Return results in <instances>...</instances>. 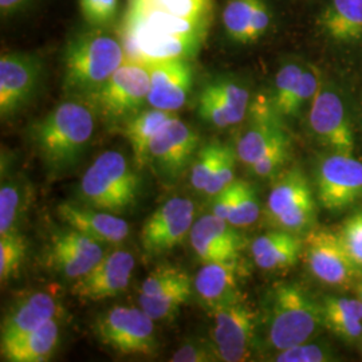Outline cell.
<instances>
[{"instance_id":"obj_1","label":"cell","mask_w":362,"mask_h":362,"mask_svg":"<svg viewBox=\"0 0 362 362\" xmlns=\"http://www.w3.org/2000/svg\"><path fill=\"white\" fill-rule=\"evenodd\" d=\"M209 19H189L168 13L151 0H129L119 39L127 59L145 64L184 58L199 52Z\"/></svg>"},{"instance_id":"obj_2","label":"cell","mask_w":362,"mask_h":362,"mask_svg":"<svg viewBox=\"0 0 362 362\" xmlns=\"http://www.w3.org/2000/svg\"><path fill=\"white\" fill-rule=\"evenodd\" d=\"M95 117L90 103L70 100L34 124L31 139L50 173L62 175L77 165L94 134Z\"/></svg>"},{"instance_id":"obj_3","label":"cell","mask_w":362,"mask_h":362,"mask_svg":"<svg viewBox=\"0 0 362 362\" xmlns=\"http://www.w3.org/2000/svg\"><path fill=\"white\" fill-rule=\"evenodd\" d=\"M127 59L121 39L103 31H88L71 39L64 52V88L89 100Z\"/></svg>"},{"instance_id":"obj_4","label":"cell","mask_w":362,"mask_h":362,"mask_svg":"<svg viewBox=\"0 0 362 362\" xmlns=\"http://www.w3.org/2000/svg\"><path fill=\"white\" fill-rule=\"evenodd\" d=\"M141 194V179L128 158L117 151L98 156L78 184L81 204L112 214L133 207Z\"/></svg>"},{"instance_id":"obj_5","label":"cell","mask_w":362,"mask_h":362,"mask_svg":"<svg viewBox=\"0 0 362 362\" xmlns=\"http://www.w3.org/2000/svg\"><path fill=\"white\" fill-rule=\"evenodd\" d=\"M267 341L276 351L311 341L324 327L322 303L296 284H281L270 293Z\"/></svg>"},{"instance_id":"obj_6","label":"cell","mask_w":362,"mask_h":362,"mask_svg":"<svg viewBox=\"0 0 362 362\" xmlns=\"http://www.w3.org/2000/svg\"><path fill=\"white\" fill-rule=\"evenodd\" d=\"M151 88L149 65L140 61L125 59L116 73L105 82L88 103L97 115L110 125L125 124L148 104Z\"/></svg>"},{"instance_id":"obj_7","label":"cell","mask_w":362,"mask_h":362,"mask_svg":"<svg viewBox=\"0 0 362 362\" xmlns=\"http://www.w3.org/2000/svg\"><path fill=\"white\" fill-rule=\"evenodd\" d=\"M93 329L103 345L121 356L153 357L157 354L155 320L141 308H110L97 317Z\"/></svg>"},{"instance_id":"obj_8","label":"cell","mask_w":362,"mask_h":362,"mask_svg":"<svg viewBox=\"0 0 362 362\" xmlns=\"http://www.w3.org/2000/svg\"><path fill=\"white\" fill-rule=\"evenodd\" d=\"M315 207L309 180L296 167L282 172L275 179L267 197L266 215L272 226L298 235L313 228Z\"/></svg>"},{"instance_id":"obj_9","label":"cell","mask_w":362,"mask_h":362,"mask_svg":"<svg viewBox=\"0 0 362 362\" xmlns=\"http://www.w3.org/2000/svg\"><path fill=\"white\" fill-rule=\"evenodd\" d=\"M211 314L212 344L219 361H247L255 348L257 313L242 298Z\"/></svg>"},{"instance_id":"obj_10","label":"cell","mask_w":362,"mask_h":362,"mask_svg":"<svg viewBox=\"0 0 362 362\" xmlns=\"http://www.w3.org/2000/svg\"><path fill=\"white\" fill-rule=\"evenodd\" d=\"M303 257L311 274L325 285L348 287L360 272L339 233L325 227H313L308 231L303 239Z\"/></svg>"},{"instance_id":"obj_11","label":"cell","mask_w":362,"mask_h":362,"mask_svg":"<svg viewBox=\"0 0 362 362\" xmlns=\"http://www.w3.org/2000/svg\"><path fill=\"white\" fill-rule=\"evenodd\" d=\"M196 207L187 197H172L145 220L140 242L149 255H161L179 246L194 223Z\"/></svg>"},{"instance_id":"obj_12","label":"cell","mask_w":362,"mask_h":362,"mask_svg":"<svg viewBox=\"0 0 362 362\" xmlns=\"http://www.w3.org/2000/svg\"><path fill=\"white\" fill-rule=\"evenodd\" d=\"M317 196L322 207L339 212L362 200V163L353 156L332 155L321 161L317 177Z\"/></svg>"},{"instance_id":"obj_13","label":"cell","mask_w":362,"mask_h":362,"mask_svg":"<svg viewBox=\"0 0 362 362\" xmlns=\"http://www.w3.org/2000/svg\"><path fill=\"white\" fill-rule=\"evenodd\" d=\"M197 146L199 136L196 130L179 117H173L149 145L148 164L165 180H176L191 167Z\"/></svg>"},{"instance_id":"obj_14","label":"cell","mask_w":362,"mask_h":362,"mask_svg":"<svg viewBox=\"0 0 362 362\" xmlns=\"http://www.w3.org/2000/svg\"><path fill=\"white\" fill-rule=\"evenodd\" d=\"M309 125L315 139L333 153L353 156L354 136L344 101L322 83L311 100Z\"/></svg>"},{"instance_id":"obj_15","label":"cell","mask_w":362,"mask_h":362,"mask_svg":"<svg viewBox=\"0 0 362 362\" xmlns=\"http://www.w3.org/2000/svg\"><path fill=\"white\" fill-rule=\"evenodd\" d=\"M105 255L104 243L67 227L50 238L45 263L55 274L76 281L90 272Z\"/></svg>"},{"instance_id":"obj_16","label":"cell","mask_w":362,"mask_h":362,"mask_svg":"<svg viewBox=\"0 0 362 362\" xmlns=\"http://www.w3.org/2000/svg\"><path fill=\"white\" fill-rule=\"evenodd\" d=\"M42 76L39 57L27 52H4L0 57V117L7 119L34 97Z\"/></svg>"},{"instance_id":"obj_17","label":"cell","mask_w":362,"mask_h":362,"mask_svg":"<svg viewBox=\"0 0 362 362\" xmlns=\"http://www.w3.org/2000/svg\"><path fill=\"white\" fill-rule=\"evenodd\" d=\"M134 267L136 260L128 251L109 252L90 272L76 279L70 291L82 302H100L117 297L129 286Z\"/></svg>"},{"instance_id":"obj_18","label":"cell","mask_w":362,"mask_h":362,"mask_svg":"<svg viewBox=\"0 0 362 362\" xmlns=\"http://www.w3.org/2000/svg\"><path fill=\"white\" fill-rule=\"evenodd\" d=\"M250 93L231 78H218L207 83L197 100V115L208 125L230 128L246 118Z\"/></svg>"},{"instance_id":"obj_19","label":"cell","mask_w":362,"mask_h":362,"mask_svg":"<svg viewBox=\"0 0 362 362\" xmlns=\"http://www.w3.org/2000/svg\"><path fill=\"white\" fill-rule=\"evenodd\" d=\"M189 239L194 254L203 263H239L246 246L238 227L214 214L194 220Z\"/></svg>"},{"instance_id":"obj_20","label":"cell","mask_w":362,"mask_h":362,"mask_svg":"<svg viewBox=\"0 0 362 362\" xmlns=\"http://www.w3.org/2000/svg\"><path fill=\"white\" fill-rule=\"evenodd\" d=\"M148 65L151 74L148 105L168 112L180 110L194 86V70L189 59L176 58Z\"/></svg>"},{"instance_id":"obj_21","label":"cell","mask_w":362,"mask_h":362,"mask_svg":"<svg viewBox=\"0 0 362 362\" xmlns=\"http://www.w3.org/2000/svg\"><path fill=\"white\" fill-rule=\"evenodd\" d=\"M59 219L67 227L85 233L104 245H119L129 236V224L116 214L71 202L59 203Z\"/></svg>"},{"instance_id":"obj_22","label":"cell","mask_w":362,"mask_h":362,"mask_svg":"<svg viewBox=\"0 0 362 362\" xmlns=\"http://www.w3.org/2000/svg\"><path fill=\"white\" fill-rule=\"evenodd\" d=\"M58 300L47 291H35L13 303L3 318L0 346L8 345L21 337L37 330L42 325L57 318Z\"/></svg>"},{"instance_id":"obj_23","label":"cell","mask_w":362,"mask_h":362,"mask_svg":"<svg viewBox=\"0 0 362 362\" xmlns=\"http://www.w3.org/2000/svg\"><path fill=\"white\" fill-rule=\"evenodd\" d=\"M194 290L209 313L242 299L238 263H204L194 276Z\"/></svg>"},{"instance_id":"obj_24","label":"cell","mask_w":362,"mask_h":362,"mask_svg":"<svg viewBox=\"0 0 362 362\" xmlns=\"http://www.w3.org/2000/svg\"><path fill=\"white\" fill-rule=\"evenodd\" d=\"M272 25V13L263 0H228L223 26L233 42L247 45L262 38Z\"/></svg>"},{"instance_id":"obj_25","label":"cell","mask_w":362,"mask_h":362,"mask_svg":"<svg viewBox=\"0 0 362 362\" xmlns=\"http://www.w3.org/2000/svg\"><path fill=\"white\" fill-rule=\"evenodd\" d=\"M251 255L262 270H285L303 255V240L297 233L278 228L258 236L251 245Z\"/></svg>"},{"instance_id":"obj_26","label":"cell","mask_w":362,"mask_h":362,"mask_svg":"<svg viewBox=\"0 0 362 362\" xmlns=\"http://www.w3.org/2000/svg\"><path fill=\"white\" fill-rule=\"evenodd\" d=\"M327 38L341 45L362 39V0H329L318 19Z\"/></svg>"},{"instance_id":"obj_27","label":"cell","mask_w":362,"mask_h":362,"mask_svg":"<svg viewBox=\"0 0 362 362\" xmlns=\"http://www.w3.org/2000/svg\"><path fill=\"white\" fill-rule=\"evenodd\" d=\"M59 341L57 318L37 330L1 346V360L8 362H43L52 358Z\"/></svg>"},{"instance_id":"obj_28","label":"cell","mask_w":362,"mask_h":362,"mask_svg":"<svg viewBox=\"0 0 362 362\" xmlns=\"http://www.w3.org/2000/svg\"><path fill=\"white\" fill-rule=\"evenodd\" d=\"M176 116V112L151 107L139 112L122 125V134L129 143L139 168L148 165L149 145L156 134Z\"/></svg>"},{"instance_id":"obj_29","label":"cell","mask_w":362,"mask_h":362,"mask_svg":"<svg viewBox=\"0 0 362 362\" xmlns=\"http://www.w3.org/2000/svg\"><path fill=\"white\" fill-rule=\"evenodd\" d=\"M31 188L21 177L7 179L0 187V235L18 231V226L23 219L30 200Z\"/></svg>"},{"instance_id":"obj_30","label":"cell","mask_w":362,"mask_h":362,"mask_svg":"<svg viewBox=\"0 0 362 362\" xmlns=\"http://www.w3.org/2000/svg\"><path fill=\"white\" fill-rule=\"evenodd\" d=\"M194 291V281L188 279L152 297H139V303L155 321H164L175 317L188 303Z\"/></svg>"},{"instance_id":"obj_31","label":"cell","mask_w":362,"mask_h":362,"mask_svg":"<svg viewBox=\"0 0 362 362\" xmlns=\"http://www.w3.org/2000/svg\"><path fill=\"white\" fill-rule=\"evenodd\" d=\"M235 202L228 223L242 228L254 224L260 215L258 194L255 188L245 180L235 181Z\"/></svg>"},{"instance_id":"obj_32","label":"cell","mask_w":362,"mask_h":362,"mask_svg":"<svg viewBox=\"0 0 362 362\" xmlns=\"http://www.w3.org/2000/svg\"><path fill=\"white\" fill-rule=\"evenodd\" d=\"M26 251V239L19 231L0 235V281L3 284L19 272Z\"/></svg>"},{"instance_id":"obj_33","label":"cell","mask_w":362,"mask_h":362,"mask_svg":"<svg viewBox=\"0 0 362 362\" xmlns=\"http://www.w3.org/2000/svg\"><path fill=\"white\" fill-rule=\"evenodd\" d=\"M303 70L305 67L299 64H287L282 66L276 74L272 101L275 110L282 118L288 117V109Z\"/></svg>"},{"instance_id":"obj_34","label":"cell","mask_w":362,"mask_h":362,"mask_svg":"<svg viewBox=\"0 0 362 362\" xmlns=\"http://www.w3.org/2000/svg\"><path fill=\"white\" fill-rule=\"evenodd\" d=\"M223 148H224V144L214 141V143L206 144L197 151L194 161L191 164V173H189L191 184L197 192L204 194L208 182L216 169Z\"/></svg>"},{"instance_id":"obj_35","label":"cell","mask_w":362,"mask_h":362,"mask_svg":"<svg viewBox=\"0 0 362 362\" xmlns=\"http://www.w3.org/2000/svg\"><path fill=\"white\" fill-rule=\"evenodd\" d=\"M290 152H291V143H290L288 134H286L282 139L272 144L262 157L248 168L257 177L269 179L278 175L285 167L290 157Z\"/></svg>"},{"instance_id":"obj_36","label":"cell","mask_w":362,"mask_h":362,"mask_svg":"<svg viewBox=\"0 0 362 362\" xmlns=\"http://www.w3.org/2000/svg\"><path fill=\"white\" fill-rule=\"evenodd\" d=\"M188 279L191 276L180 267L161 264L145 278L140 288V297H152Z\"/></svg>"},{"instance_id":"obj_37","label":"cell","mask_w":362,"mask_h":362,"mask_svg":"<svg viewBox=\"0 0 362 362\" xmlns=\"http://www.w3.org/2000/svg\"><path fill=\"white\" fill-rule=\"evenodd\" d=\"M278 362H327L334 361V353L326 344L306 341L296 346L279 350L274 358Z\"/></svg>"},{"instance_id":"obj_38","label":"cell","mask_w":362,"mask_h":362,"mask_svg":"<svg viewBox=\"0 0 362 362\" xmlns=\"http://www.w3.org/2000/svg\"><path fill=\"white\" fill-rule=\"evenodd\" d=\"M236 158H238L236 151H233V148L228 145H224L219 161H218V165H216V169H215L211 180L208 182L204 194L212 197L236 180L235 179Z\"/></svg>"},{"instance_id":"obj_39","label":"cell","mask_w":362,"mask_h":362,"mask_svg":"<svg viewBox=\"0 0 362 362\" xmlns=\"http://www.w3.org/2000/svg\"><path fill=\"white\" fill-rule=\"evenodd\" d=\"M354 264L362 269V209L351 215L338 231Z\"/></svg>"},{"instance_id":"obj_40","label":"cell","mask_w":362,"mask_h":362,"mask_svg":"<svg viewBox=\"0 0 362 362\" xmlns=\"http://www.w3.org/2000/svg\"><path fill=\"white\" fill-rule=\"evenodd\" d=\"M79 8L91 26H106L116 18L118 0H79Z\"/></svg>"},{"instance_id":"obj_41","label":"cell","mask_w":362,"mask_h":362,"mask_svg":"<svg viewBox=\"0 0 362 362\" xmlns=\"http://www.w3.org/2000/svg\"><path fill=\"white\" fill-rule=\"evenodd\" d=\"M325 326L345 342H356L362 337V321L342 315L334 311L324 310Z\"/></svg>"},{"instance_id":"obj_42","label":"cell","mask_w":362,"mask_h":362,"mask_svg":"<svg viewBox=\"0 0 362 362\" xmlns=\"http://www.w3.org/2000/svg\"><path fill=\"white\" fill-rule=\"evenodd\" d=\"M170 361L173 362H214L219 361L212 341L189 339L176 350Z\"/></svg>"},{"instance_id":"obj_43","label":"cell","mask_w":362,"mask_h":362,"mask_svg":"<svg viewBox=\"0 0 362 362\" xmlns=\"http://www.w3.org/2000/svg\"><path fill=\"white\" fill-rule=\"evenodd\" d=\"M168 13L189 19H209V0H151Z\"/></svg>"},{"instance_id":"obj_44","label":"cell","mask_w":362,"mask_h":362,"mask_svg":"<svg viewBox=\"0 0 362 362\" xmlns=\"http://www.w3.org/2000/svg\"><path fill=\"white\" fill-rule=\"evenodd\" d=\"M28 0H0V11L3 16H8L10 13L18 11L23 7Z\"/></svg>"},{"instance_id":"obj_45","label":"cell","mask_w":362,"mask_h":362,"mask_svg":"<svg viewBox=\"0 0 362 362\" xmlns=\"http://www.w3.org/2000/svg\"><path fill=\"white\" fill-rule=\"evenodd\" d=\"M356 291H357V296L362 300V281L357 285V288H356Z\"/></svg>"}]
</instances>
